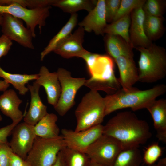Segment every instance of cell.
Here are the masks:
<instances>
[{
	"label": "cell",
	"instance_id": "6da1fadb",
	"mask_svg": "<svg viewBox=\"0 0 166 166\" xmlns=\"http://www.w3.org/2000/svg\"><path fill=\"white\" fill-rule=\"evenodd\" d=\"M103 134L118 140L123 150L138 148L152 136L147 122L129 111L119 112L109 119L103 125Z\"/></svg>",
	"mask_w": 166,
	"mask_h": 166
},
{
	"label": "cell",
	"instance_id": "7a4b0ae2",
	"mask_svg": "<svg viewBox=\"0 0 166 166\" xmlns=\"http://www.w3.org/2000/svg\"><path fill=\"white\" fill-rule=\"evenodd\" d=\"M166 92V85L164 84L157 85L144 90L134 87L128 90L120 89L104 97L105 116L124 108H130L134 111L146 109L152 101Z\"/></svg>",
	"mask_w": 166,
	"mask_h": 166
},
{
	"label": "cell",
	"instance_id": "3957f363",
	"mask_svg": "<svg viewBox=\"0 0 166 166\" xmlns=\"http://www.w3.org/2000/svg\"><path fill=\"white\" fill-rule=\"evenodd\" d=\"M135 49L140 53L139 81L150 83L164 78L166 76L165 49L152 43L147 48Z\"/></svg>",
	"mask_w": 166,
	"mask_h": 166
},
{
	"label": "cell",
	"instance_id": "277c9868",
	"mask_svg": "<svg viewBox=\"0 0 166 166\" xmlns=\"http://www.w3.org/2000/svg\"><path fill=\"white\" fill-rule=\"evenodd\" d=\"M104 98L98 91L91 90L82 97L75 112L77 125L79 131L101 124L105 116Z\"/></svg>",
	"mask_w": 166,
	"mask_h": 166
},
{
	"label": "cell",
	"instance_id": "5b68a950",
	"mask_svg": "<svg viewBox=\"0 0 166 166\" xmlns=\"http://www.w3.org/2000/svg\"><path fill=\"white\" fill-rule=\"evenodd\" d=\"M113 59L108 55H100L89 73L91 77L86 80L84 85L91 90H101L107 95L119 89L121 85L115 76Z\"/></svg>",
	"mask_w": 166,
	"mask_h": 166
},
{
	"label": "cell",
	"instance_id": "8992f818",
	"mask_svg": "<svg viewBox=\"0 0 166 166\" xmlns=\"http://www.w3.org/2000/svg\"><path fill=\"white\" fill-rule=\"evenodd\" d=\"M65 146L62 136L50 139L37 136L25 160L29 166H52L59 152Z\"/></svg>",
	"mask_w": 166,
	"mask_h": 166
},
{
	"label": "cell",
	"instance_id": "52a82bcc",
	"mask_svg": "<svg viewBox=\"0 0 166 166\" xmlns=\"http://www.w3.org/2000/svg\"><path fill=\"white\" fill-rule=\"evenodd\" d=\"M51 6L33 9L24 7L11 0H0V14H9L25 22L26 27L35 38V30L38 26L40 31L45 26L46 20L50 15Z\"/></svg>",
	"mask_w": 166,
	"mask_h": 166
},
{
	"label": "cell",
	"instance_id": "ba28073f",
	"mask_svg": "<svg viewBox=\"0 0 166 166\" xmlns=\"http://www.w3.org/2000/svg\"><path fill=\"white\" fill-rule=\"evenodd\" d=\"M57 72L61 86V92L59 100L54 108L60 116H63L75 105L76 93L84 85L86 79L84 77H73L69 71L62 68H59Z\"/></svg>",
	"mask_w": 166,
	"mask_h": 166
},
{
	"label": "cell",
	"instance_id": "9c48e42d",
	"mask_svg": "<svg viewBox=\"0 0 166 166\" xmlns=\"http://www.w3.org/2000/svg\"><path fill=\"white\" fill-rule=\"evenodd\" d=\"M123 150L121 144L118 140L103 134L89 147L85 153L92 160L105 166H112Z\"/></svg>",
	"mask_w": 166,
	"mask_h": 166
},
{
	"label": "cell",
	"instance_id": "30bf717a",
	"mask_svg": "<svg viewBox=\"0 0 166 166\" xmlns=\"http://www.w3.org/2000/svg\"><path fill=\"white\" fill-rule=\"evenodd\" d=\"M103 125L100 124L79 131L66 128L61 130L66 147L85 153L89 147L103 135Z\"/></svg>",
	"mask_w": 166,
	"mask_h": 166
},
{
	"label": "cell",
	"instance_id": "8fae6325",
	"mask_svg": "<svg viewBox=\"0 0 166 166\" xmlns=\"http://www.w3.org/2000/svg\"><path fill=\"white\" fill-rule=\"evenodd\" d=\"M2 15L1 27L2 34L23 47L34 49L32 38L34 37L31 31L24 26L22 20L9 14Z\"/></svg>",
	"mask_w": 166,
	"mask_h": 166
},
{
	"label": "cell",
	"instance_id": "7c38bea8",
	"mask_svg": "<svg viewBox=\"0 0 166 166\" xmlns=\"http://www.w3.org/2000/svg\"><path fill=\"white\" fill-rule=\"evenodd\" d=\"M9 145L11 151L25 160L31 149L37 137L34 126L24 122L14 128Z\"/></svg>",
	"mask_w": 166,
	"mask_h": 166
},
{
	"label": "cell",
	"instance_id": "4fadbf2b",
	"mask_svg": "<svg viewBox=\"0 0 166 166\" xmlns=\"http://www.w3.org/2000/svg\"><path fill=\"white\" fill-rule=\"evenodd\" d=\"M84 35V28L79 26L73 34H70L59 43L53 52L64 58L75 57L81 58L89 52L82 46Z\"/></svg>",
	"mask_w": 166,
	"mask_h": 166
},
{
	"label": "cell",
	"instance_id": "5bb4252c",
	"mask_svg": "<svg viewBox=\"0 0 166 166\" xmlns=\"http://www.w3.org/2000/svg\"><path fill=\"white\" fill-rule=\"evenodd\" d=\"M142 7L136 9L130 13L129 35L131 44L135 48H147L152 43L145 33L144 24L145 14Z\"/></svg>",
	"mask_w": 166,
	"mask_h": 166
},
{
	"label": "cell",
	"instance_id": "9a60e30c",
	"mask_svg": "<svg viewBox=\"0 0 166 166\" xmlns=\"http://www.w3.org/2000/svg\"><path fill=\"white\" fill-rule=\"evenodd\" d=\"M38 74V78L35 81L44 88L48 103L54 107L59 100L61 92V86L57 73V72H50L46 67L42 66Z\"/></svg>",
	"mask_w": 166,
	"mask_h": 166
},
{
	"label": "cell",
	"instance_id": "2e32d148",
	"mask_svg": "<svg viewBox=\"0 0 166 166\" xmlns=\"http://www.w3.org/2000/svg\"><path fill=\"white\" fill-rule=\"evenodd\" d=\"M106 22L105 0H98L94 8L79 23L78 25L83 27L85 31L103 35V30L107 24Z\"/></svg>",
	"mask_w": 166,
	"mask_h": 166
},
{
	"label": "cell",
	"instance_id": "e0dca14e",
	"mask_svg": "<svg viewBox=\"0 0 166 166\" xmlns=\"http://www.w3.org/2000/svg\"><path fill=\"white\" fill-rule=\"evenodd\" d=\"M41 86L35 81L27 85L30 94L29 110L24 116V122L32 125H35L48 113L47 107L42 101L39 94Z\"/></svg>",
	"mask_w": 166,
	"mask_h": 166
},
{
	"label": "cell",
	"instance_id": "ac0fdd59",
	"mask_svg": "<svg viewBox=\"0 0 166 166\" xmlns=\"http://www.w3.org/2000/svg\"><path fill=\"white\" fill-rule=\"evenodd\" d=\"M114 60L119 70L118 79L121 86L124 90L130 89L139 81L138 70L133 58L120 56Z\"/></svg>",
	"mask_w": 166,
	"mask_h": 166
},
{
	"label": "cell",
	"instance_id": "d6986e66",
	"mask_svg": "<svg viewBox=\"0 0 166 166\" xmlns=\"http://www.w3.org/2000/svg\"><path fill=\"white\" fill-rule=\"evenodd\" d=\"M22 102L14 90L7 89L0 96V110L3 114L11 119L12 122L18 124L24 117L19 109Z\"/></svg>",
	"mask_w": 166,
	"mask_h": 166
},
{
	"label": "cell",
	"instance_id": "ffe728a7",
	"mask_svg": "<svg viewBox=\"0 0 166 166\" xmlns=\"http://www.w3.org/2000/svg\"><path fill=\"white\" fill-rule=\"evenodd\" d=\"M151 115L158 139L166 143V99L152 101L146 108Z\"/></svg>",
	"mask_w": 166,
	"mask_h": 166
},
{
	"label": "cell",
	"instance_id": "44dd1931",
	"mask_svg": "<svg viewBox=\"0 0 166 166\" xmlns=\"http://www.w3.org/2000/svg\"><path fill=\"white\" fill-rule=\"evenodd\" d=\"M104 41L106 51L114 60L120 56L133 58V48L121 37L106 34Z\"/></svg>",
	"mask_w": 166,
	"mask_h": 166
},
{
	"label": "cell",
	"instance_id": "7402d4cb",
	"mask_svg": "<svg viewBox=\"0 0 166 166\" xmlns=\"http://www.w3.org/2000/svg\"><path fill=\"white\" fill-rule=\"evenodd\" d=\"M57 120L56 115L52 113H48L34 126L36 136L45 139L54 138L59 136L60 129L56 124Z\"/></svg>",
	"mask_w": 166,
	"mask_h": 166
},
{
	"label": "cell",
	"instance_id": "603a6c76",
	"mask_svg": "<svg viewBox=\"0 0 166 166\" xmlns=\"http://www.w3.org/2000/svg\"><path fill=\"white\" fill-rule=\"evenodd\" d=\"M77 17L78 15L76 13L71 14L67 22L50 41L47 46L41 52V61H43L46 55L53 52L57 45L71 33L72 30L77 24Z\"/></svg>",
	"mask_w": 166,
	"mask_h": 166
},
{
	"label": "cell",
	"instance_id": "cb8c5ba5",
	"mask_svg": "<svg viewBox=\"0 0 166 166\" xmlns=\"http://www.w3.org/2000/svg\"><path fill=\"white\" fill-rule=\"evenodd\" d=\"M38 74H20L11 73L4 70L0 66V77L8 83L11 84L17 90L20 94L25 95L29 91L26 85L29 81L36 80Z\"/></svg>",
	"mask_w": 166,
	"mask_h": 166
},
{
	"label": "cell",
	"instance_id": "d4e9b609",
	"mask_svg": "<svg viewBox=\"0 0 166 166\" xmlns=\"http://www.w3.org/2000/svg\"><path fill=\"white\" fill-rule=\"evenodd\" d=\"M97 2L93 0H54L52 6L72 14L81 10L90 12L95 7Z\"/></svg>",
	"mask_w": 166,
	"mask_h": 166
},
{
	"label": "cell",
	"instance_id": "484cf974",
	"mask_svg": "<svg viewBox=\"0 0 166 166\" xmlns=\"http://www.w3.org/2000/svg\"><path fill=\"white\" fill-rule=\"evenodd\" d=\"M163 17H157L145 14L144 29L145 35L151 42L162 36L165 31Z\"/></svg>",
	"mask_w": 166,
	"mask_h": 166
},
{
	"label": "cell",
	"instance_id": "4316f807",
	"mask_svg": "<svg viewBox=\"0 0 166 166\" xmlns=\"http://www.w3.org/2000/svg\"><path fill=\"white\" fill-rule=\"evenodd\" d=\"M130 23V14L107 24L103 30V33L119 36L131 45L129 35Z\"/></svg>",
	"mask_w": 166,
	"mask_h": 166
},
{
	"label": "cell",
	"instance_id": "83f0119b",
	"mask_svg": "<svg viewBox=\"0 0 166 166\" xmlns=\"http://www.w3.org/2000/svg\"><path fill=\"white\" fill-rule=\"evenodd\" d=\"M65 166H89L91 160L85 153L66 146L60 151Z\"/></svg>",
	"mask_w": 166,
	"mask_h": 166
},
{
	"label": "cell",
	"instance_id": "f1b7e54d",
	"mask_svg": "<svg viewBox=\"0 0 166 166\" xmlns=\"http://www.w3.org/2000/svg\"><path fill=\"white\" fill-rule=\"evenodd\" d=\"M142 158L138 148L124 150L118 155L112 166H140Z\"/></svg>",
	"mask_w": 166,
	"mask_h": 166
},
{
	"label": "cell",
	"instance_id": "f546056e",
	"mask_svg": "<svg viewBox=\"0 0 166 166\" xmlns=\"http://www.w3.org/2000/svg\"><path fill=\"white\" fill-rule=\"evenodd\" d=\"M166 2L164 0H146L142 8L145 14L163 17L165 13Z\"/></svg>",
	"mask_w": 166,
	"mask_h": 166
},
{
	"label": "cell",
	"instance_id": "4dcf8cb0",
	"mask_svg": "<svg viewBox=\"0 0 166 166\" xmlns=\"http://www.w3.org/2000/svg\"><path fill=\"white\" fill-rule=\"evenodd\" d=\"M146 1V0H121L119 8L113 22L126 15L130 14L134 9L142 7Z\"/></svg>",
	"mask_w": 166,
	"mask_h": 166
},
{
	"label": "cell",
	"instance_id": "1f68e13d",
	"mask_svg": "<svg viewBox=\"0 0 166 166\" xmlns=\"http://www.w3.org/2000/svg\"><path fill=\"white\" fill-rule=\"evenodd\" d=\"M162 153L161 148L158 143H154L150 145L145 150L143 159L147 164L150 166L155 164Z\"/></svg>",
	"mask_w": 166,
	"mask_h": 166
},
{
	"label": "cell",
	"instance_id": "d6a6232c",
	"mask_svg": "<svg viewBox=\"0 0 166 166\" xmlns=\"http://www.w3.org/2000/svg\"><path fill=\"white\" fill-rule=\"evenodd\" d=\"M54 0H11L24 7L33 9L51 6Z\"/></svg>",
	"mask_w": 166,
	"mask_h": 166
},
{
	"label": "cell",
	"instance_id": "836d02e7",
	"mask_svg": "<svg viewBox=\"0 0 166 166\" xmlns=\"http://www.w3.org/2000/svg\"><path fill=\"white\" fill-rule=\"evenodd\" d=\"M121 0H105V15L106 22L111 23L120 7Z\"/></svg>",
	"mask_w": 166,
	"mask_h": 166
},
{
	"label": "cell",
	"instance_id": "e575fe53",
	"mask_svg": "<svg viewBox=\"0 0 166 166\" xmlns=\"http://www.w3.org/2000/svg\"><path fill=\"white\" fill-rule=\"evenodd\" d=\"M11 150L9 142L0 143V166H9V153Z\"/></svg>",
	"mask_w": 166,
	"mask_h": 166
},
{
	"label": "cell",
	"instance_id": "d590c367",
	"mask_svg": "<svg viewBox=\"0 0 166 166\" xmlns=\"http://www.w3.org/2000/svg\"><path fill=\"white\" fill-rule=\"evenodd\" d=\"M12 44V41L4 35L0 37V59L7 54Z\"/></svg>",
	"mask_w": 166,
	"mask_h": 166
},
{
	"label": "cell",
	"instance_id": "8d00e7d4",
	"mask_svg": "<svg viewBox=\"0 0 166 166\" xmlns=\"http://www.w3.org/2000/svg\"><path fill=\"white\" fill-rule=\"evenodd\" d=\"M18 123L12 122L10 124L0 128V143H7V137Z\"/></svg>",
	"mask_w": 166,
	"mask_h": 166
},
{
	"label": "cell",
	"instance_id": "74e56055",
	"mask_svg": "<svg viewBox=\"0 0 166 166\" xmlns=\"http://www.w3.org/2000/svg\"><path fill=\"white\" fill-rule=\"evenodd\" d=\"M9 166H29L28 163L11 150L9 153Z\"/></svg>",
	"mask_w": 166,
	"mask_h": 166
},
{
	"label": "cell",
	"instance_id": "f35d334b",
	"mask_svg": "<svg viewBox=\"0 0 166 166\" xmlns=\"http://www.w3.org/2000/svg\"><path fill=\"white\" fill-rule=\"evenodd\" d=\"M99 55L98 54L89 52L81 57L86 62L88 72L92 69Z\"/></svg>",
	"mask_w": 166,
	"mask_h": 166
},
{
	"label": "cell",
	"instance_id": "ab89813d",
	"mask_svg": "<svg viewBox=\"0 0 166 166\" xmlns=\"http://www.w3.org/2000/svg\"><path fill=\"white\" fill-rule=\"evenodd\" d=\"M52 166H65L60 151L57 155L56 161Z\"/></svg>",
	"mask_w": 166,
	"mask_h": 166
},
{
	"label": "cell",
	"instance_id": "60d3db41",
	"mask_svg": "<svg viewBox=\"0 0 166 166\" xmlns=\"http://www.w3.org/2000/svg\"><path fill=\"white\" fill-rule=\"evenodd\" d=\"M10 86L8 83L4 80H0V91H4L7 89Z\"/></svg>",
	"mask_w": 166,
	"mask_h": 166
},
{
	"label": "cell",
	"instance_id": "b9f144b4",
	"mask_svg": "<svg viewBox=\"0 0 166 166\" xmlns=\"http://www.w3.org/2000/svg\"><path fill=\"white\" fill-rule=\"evenodd\" d=\"M150 166H166V158L160 159L156 164H154Z\"/></svg>",
	"mask_w": 166,
	"mask_h": 166
},
{
	"label": "cell",
	"instance_id": "7bdbcfd3",
	"mask_svg": "<svg viewBox=\"0 0 166 166\" xmlns=\"http://www.w3.org/2000/svg\"><path fill=\"white\" fill-rule=\"evenodd\" d=\"M89 166H105L101 164L91 160Z\"/></svg>",
	"mask_w": 166,
	"mask_h": 166
},
{
	"label": "cell",
	"instance_id": "ee69618b",
	"mask_svg": "<svg viewBox=\"0 0 166 166\" xmlns=\"http://www.w3.org/2000/svg\"><path fill=\"white\" fill-rule=\"evenodd\" d=\"M3 18V16L2 14H0V27L1 26Z\"/></svg>",
	"mask_w": 166,
	"mask_h": 166
},
{
	"label": "cell",
	"instance_id": "f6af8a7d",
	"mask_svg": "<svg viewBox=\"0 0 166 166\" xmlns=\"http://www.w3.org/2000/svg\"><path fill=\"white\" fill-rule=\"evenodd\" d=\"M2 117L0 113V121H2Z\"/></svg>",
	"mask_w": 166,
	"mask_h": 166
}]
</instances>
